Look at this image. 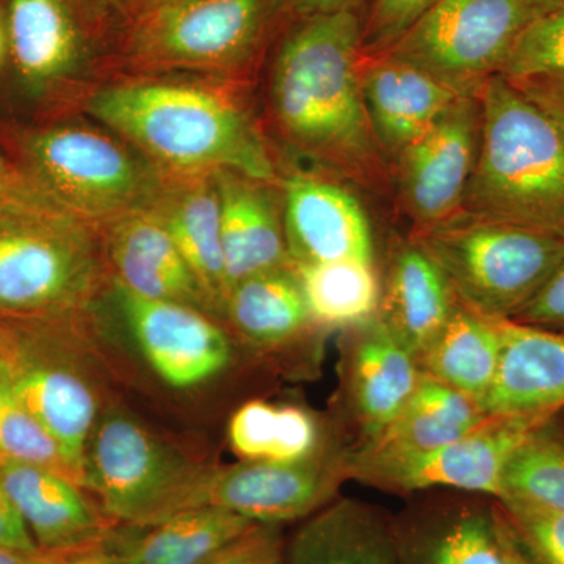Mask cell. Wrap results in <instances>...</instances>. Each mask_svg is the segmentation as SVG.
<instances>
[{
    "mask_svg": "<svg viewBox=\"0 0 564 564\" xmlns=\"http://www.w3.org/2000/svg\"><path fill=\"white\" fill-rule=\"evenodd\" d=\"M361 11L295 18L273 43L259 110L280 162L373 192L388 185V159L375 139L359 85Z\"/></svg>",
    "mask_w": 564,
    "mask_h": 564,
    "instance_id": "cell-1",
    "label": "cell"
},
{
    "mask_svg": "<svg viewBox=\"0 0 564 564\" xmlns=\"http://www.w3.org/2000/svg\"><path fill=\"white\" fill-rule=\"evenodd\" d=\"M256 87L203 74H117L82 113L170 176L234 172L278 184L280 165Z\"/></svg>",
    "mask_w": 564,
    "mask_h": 564,
    "instance_id": "cell-2",
    "label": "cell"
},
{
    "mask_svg": "<svg viewBox=\"0 0 564 564\" xmlns=\"http://www.w3.org/2000/svg\"><path fill=\"white\" fill-rule=\"evenodd\" d=\"M7 57L0 117L40 121L84 111L117 76L126 18L102 0H2Z\"/></svg>",
    "mask_w": 564,
    "mask_h": 564,
    "instance_id": "cell-3",
    "label": "cell"
},
{
    "mask_svg": "<svg viewBox=\"0 0 564 564\" xmlns=\"http://www.w3.org/2000/svg\"><path fill=\"white\" fill-rule=\"evenodd\" d=\"M0 150L41 202L98 229L154 210L170 181L84 113L40 121L0 117Z\"/></svg>",
    "mask_w": 564,
    "mask_h": 564,
    "instance_id": "cell-4",
    "label": "cell"
},
{
    "mask_svg": "<svg viewBox=\"0 0 564 564\" xmlns=\"http://www.w3.org/2000/svg\"><path fill=\"white\" fill-rule=\"evenodd\" d=\"M477 98L480 147L463 214L564 237V122L502 76Z\"/></svg>",
    "mask_w": 564,
    "mask_h": 564,
    "instance_id": "cell-5",
    "label": "cell"
},
{
    "mask_svg": "<svg viewBox=\"0 0 564 564\" xmlns=\"http://www.w3.org/2000/svg\"><path fill=\"white\" fill-rule=\"evenodd\" d=\"M289 22L282 0H196L143 11L122 28L117 74L191 73L258 84Z\"/></svg>",
    "mask_w": 564,
    "mask_h": 564,
    "instance_id": "cell-6",
    "label": "cell"
},
{
    "mask_svg": "<svg viewBox=\"0 0 564 564\" xmlns=\"http://www.w3.org/2000/svg\"><path fill=\"white\" fill-rule=\"evenodd\" d=\"M109 280L95 226L55 209L0 218V318L85 313Z\"/></svg>",
    "mask_w": 564,
    "mask_h": 564,
    "instance_id": "cell-7",
    "label": "cell"
},
{
    "mask_svg": "<svg viewBox=\"0 0 564 564\" xmlns=\"http://www.w3.org/2000/svg\"><path fill=\"white\" fill-rule=\"evenodd\" d=\"M456 300L475 313L514 318L564 261V237L459 214L414 231Z\"/></svg>",
    "mask_w": 564,
    "mask_h": 564,
    "instance_id": "cell-8",
    "label": "cell"
},
{
    "mask_svg": "<svg viewBox=\"0 0 564 564\" xmlns=\"http://www.w3.org/2000/svg\"><path fill=\"white\" fill-rule=\"evenodd\" d=\"M556 3L441 0L383 54L410 63L462 96L499 76L522 33Z\"/></svg>",
    "mask_w": 564,
    "mask_h": 564,
    "instance_id": "cell-9",
    "label": "cell"
},
{
    "mask_svg": "<svg viewBox=\"0 0 564 564\" xmlns=\"http://www.w3.org/2000/svg\"><path fill=\"white\" fill-rule=\"evenodd\" d=\"M199 470L132 415L113 411L88 441L85 489L115 524L151 525L169 518Z\"/></svg>",
    "mask_w": 564,
    "mask_h": 564,
    "instance_id": "cell-10",
    "label": "cell"
},
{
    "mask_svg": "<svg viewBox=\"0 0 564 564\" xmlns=\"http://www.w3.org/2000/svg\"><path fill=\"white\" fill-rule=\"evenodd\" d=\"M62 322L0 318V367L11 391L61 444L85 489V455L99 421V400L87 378L58 352Z\"/></svg>",
    "mask_w": 564,
    "mask_h": 564,
    "instance_id": "cell-11",
    "label": "cell"
},
{
    "mask_svg": "<svg viewBox=\"0 0 564 564\" xmlns=\"http://www.w3.org/2000/svg\"><path fill=\"white\" fill-rule=\"evenodd\" d=\"M348 448L334 443L299 463L240 462L199 470L170 516L220 508L256 524L304 521L337 499L347 478ZM169 516V518H170Z\"/></svg>",
    "mask_w": 564,
    "mask_h": 564,
    "instance_id": "cell-12",
    "label": "cell"
},
{
    "mask_svg": "<svg viewBox=\"0 0 564 564\" xmlns=\"http://www.w3.org/2000/svg\"><path fill=\"white\" fill-rule=\"evenodd\" d=\"M545 419L489 415L454 443L423 454L359 456L348 452L347 478L400 496L456 489L499 499L505 467Z\"/></svg>",
    "mask_w": 564,
    "mask_h": 564,
    "instance_id": "cell-13",
    "label": "cell"
},
{
    "mask_svg": "<svg viewBox=\"0 0 564 564\" xmlns=\"http://www.w3.org/2000/svg\"><path fill=\"white\" fill-rule=\"evenodd\" d=\"M95 303L113 314L152 372L174 389L207 384L232 361L231 336L202 310L137 295L113 278Z\"/></svg>",
    "mask_w": 564,
    "mask_h": 564,
    "instance_id": "cell-14",
    "label": "cell"
},
{
    "mask_svg": "<svg viewBox=\"0 0 564 564\" xmlns=\"http://www.w3.org/2000/svg\"><path fill=\"white\" fill-rule=\"evenodd\" d=\"M339 351V388L329 425L348 452H356L391 425L423 372L378 315L340 329Z\"/></svg>",
    "mask_w": 564,
    "mask_h": 564,
    "instance_id": "cell-15",
    "label": "cell"
},
{
    "mask_svg": "<svg viewBox=\"0 0 564 564\" xmlns=\"http://www.w3.org/2000/svg\"><path fill=\"white\" fill-rule=\"evenodd\" d=\"M481 109L477 96H462L440 121L404 148L393 166L397 195L414 231L462 214L480 147Z\"/></svg>",
    "mask_w": 564,
    "mask_h": 564,
    "instance_id": "cell-16",
    "label": "cell"
},
{
    "mask_svg": "<svg viewBox=\"0 0 564 564\" xmlns=\"http://www.w3.org/2000/svg\"><path fill=\"white\" fill-rule=\"evenodd\" d=\"M278 185L292 267L348 259L375 262L369 218L343 181L280 163Z\"/></svg>",
    "mask_w": 564,
    "mask_h": 564,
    "instance_id": "cell-17",
    "label": "cell"
},
{
    "mask_svg": "<svg viewBox=\"0 0 564 564\" xmlns=\"http://www.w3.org/2000/svg\"><path fill=\"white\" fill-rule=\"evenodd\" d=\"M391 525L400 564H521L492 497H430L391 516Z\"/></svg>",
    "mask_w": 564,
    "mask_h": 564,
    "instance_id": "cell-18",
    "label": "cell"
},
{
    "mask_svg": "<svg viewBox=\"0 0 564 564\" xmlns=\"http://www.w3.org/2000/svg\"><path fill=\"white\" fill-rule=\"evenodd\" d=\"M0 484L43 554L101 544L117 525L88 491L51 470L0 458Z\"/></svg>",
    "mask_w": 564,
    "mask_h": 564,
    "instance_id": "cell-19",
    "label": "cell"
},
{
    "mask_svg": "<svg viewBox=\"0 0 564 564\" xmlns=\"http://www.w3.org/2000/svg\"><path fill=\"white\" fill-rule=\"evenodd\" d=\"M359 85L375 139L388 162L462 98L425 70L388 54H362Z\"/></svg>",
    "mask_w": 564,
    "mask_h": 564,
    "instance_id": "cell-20",
    "label": "cell"
},
{
    "mask_svg": "<svg viewBox=\"0 0 564 564\" xmlns=\"http://www.w3.org/2000/svg\"><path fill=\"white\" fill-rule=\"evenodd\" d=\"M99 232L115 281L137 295L187 304L215 317L180 248L152 212L126 215L107 223Z\"/></svg>",
    "mask_w": 564,
    "mask_h": 564,
    "instance_id": "cell-21",
    "label": "cell"
},
{
    "mask_svg": "<svg viewBox=\"0 0 564 564\" xmlns=\"http://www.w3.org/2000/svg\"><path fill=\"white\" fill-rule=\"evenodd\" d=\"M502 350L484 410L549 417L564 410V334L497 318Z\"/></svg>",
    "mask_w": 564,
    "mask_h": 564,
    "instance_id": "cell-22",
    "label": "cell"
},
{
    "mask_svg": "<svg viewBox=\"0 0 564 564\" xmlns=\"http://www.w3.org/2000/svg\"><path fill=\"white\" fill-rule=\"evenodd\" d=\"M220 196L221 247L229 289L237 282L291 265L280 185L234 172L214 174Z\"/></svg>",
    "mask_w": 564,
    "mask_h": 564,
    "instance_id": "cell-23",
    "label": "cell"
},
{
    "mask_svg": "<svg viewBox=\"0 0 564 564\" xmlns=\"http://www.w3.org/2000/svg\"><path fill=\"white\" fill-rule=\"evenodd\" d=\"M221 322L254 350L276 355L304 344L317 347L328 329L314 321L292 265L237 282L223 304Z\"/></svg>",
    "mask_w": 564,
    "mask_h": 564,
    "instance_id": "cell-24",
    "label": "cell"
},
{
    "mask_svg": "<svg viewBox=\"0 0 564 564\" xmlns=\"http://www.w3.org/2000/svg\"><path fill=\"white\" fill-rule=\"evenodd\" d=\"M456 303L444 273L413 237L392 243L381 280L378 317L417 362Z\"/></svg>",
    "mask_w": 564,
    "mask_h": 564,
    "instance_id": "cell-25",
    "label": "cell"
},
{
    "mask_svg": "<svg viewBox=\"0 0 564 564\" xmlns=\"http://www.w3.org/2000/svg\"><path fill=\"white\" fill-rule=\"evenodd\" d=\"M152 214L172 236L206 293L215 317L221 322L229 285L221 247L220 196L214 174L170 176Z\"/></svg>",
    "mask_w": 564,
    "mask_h": 564,
    "instance_id": "cell-26",
    "label": "cell"
},
{
    "mask_svg": "<svg viewBox=\"0 0 564 564\" xmlns=\"http://www.w3.org/2000/svg\"><path fill=\"white\" fill-rule=\"evenodd\" d=\"M285 564H400L391 514L361 500H333L285 543Z\"/></svg>",
    "mask_w": 564,
    "mask_h": 564,
    "instance_id": "cell-27",
    "label": "cell"
},
{
    "mask_svg": "<svg viewBox=\"0 0 564 564\" xmlns=\"http://www.w3.org/2000/svg\"><path fill=\"white\" fill-rule=\"evenodd\" d=\"M254 525L231 511L196 508L151 525L117 524L104 547L115 564H199Z\"/></svg>",
    "mask_w": 564,
    "mask_h": 564,
    "instance_id": "cell-28",
    "label": "cell"
},
{
    "mask_svg": "<svg viewBox=\"0 0 564 564\" xmlns=\"http://www.w3.org/2000/svg\"><path fill=\"white\" fill-rule=\"evenodd\" d=\"M489 417L466 393L423 373L410 402L377 440L350 452L359 456L423 454L473 432Z\"/></svg>",
    "mask_w": 564,
    "mask_h": 564,
    "instance_id": "cell-29",
    "label": "cell"
},
{
    "mask_svg": "<svg viewBox=\"0 0 564 564\" xmlns=\"http://www.w3.org/2000/svg\"><path fill=\"white\" fill-rule=\"evenodd\" d=\"M228 441L240 462L299 463L340 443L332 425L300 404L251 400L234 413Z\"/></svg>",
    "mask_w": 564,
    "mask_h": 564,
    "instance_id": "cell-30",
    "label": "cell"
},
{
    "mask_svg": "<svg viewBox=\"0 0 564 564\" xmlns=\"http://www.w3.org/2000/svg\"><path fill=\"white\" fill-rule=\"evenodd\" d=\"M502 337L497 318L456 303L444 328L419 359L422 372L484 406L499 367Z\"/></svg>",
    "mask_w": 564,
    "mask_h": 564,
    "instance_id": "cell-31",
    "label": "cell"
},
{
    "mask_svg": "<svg viewBox=\"0 0 564 564\" xmlns=\"http://www.w3.org/2000/svg\"><path fill=\"white\" fill-rule=\"evenodd\" d=\"M299 274L314 321L328 329L377 317L381 302V278L375 262L336 261L293 267Z\"/></svg>",
    "mask_w": 564,
    "mask_h": 564,
    "instance_id": "cell-32",
    "label": "cell"
},
{
    "mask_svg": "<svg viewBox=\"0 0 564 564\" xmlns=\"http://www.w3.org/2000/svg\"><path fill=\"white\" fill-rule=\"evenodd\" d=\"M563 411L541 422L505 467L497 500L564 513Z\"/></svg>",
    "mask_w": 564,
    "mask_h": 564,
    "instance_id": "cell-33",
    "label": "cell"
},
{
    "mask_svg": "<svg viewBox=\"0 0 564 564\" xmlns=\"http://www.w3.org/2000/svg\"><path fill=\"white\" fill-rule=\"evenodd\" d=\"M0 458L51 470L84 488L61 444L11 391L6 378L0 380Z\"/></svg>",
    "mask_w": 564,
    "mask_h": 564,
    "instance_id": "cell-34",
    "label": "cell"
},
{
    "mask_svg": "<svg viewBox=\"0 0 564 564\" xmlns=\"http://www.w3.org/2000/svg\"><path fill=\"white\" fill-rule=\"evenodd\" d=\"M494 500L519 563L564 564V513Z\"/></svg>",
    "mask_w": 564,
    "mask_h": 564,
    "instance_id": "cell-35",
    "label": "cell"
},
{
    "mask_svg": "<svg viewBox=\"0 0 564 564\" xmlns=\"http://www.w3.org/2000/svg\"><path fill=\"white\" fill-rule=\"evenodd\" d=\"M499 76L511 82L564 77V0L525 29Z\"/></svg>",
    "mask_w": 564,
    "mask_h": 564,
    "instance_id": "cell-36",
    "label": "cell"
},
{
    "mask_svg": "<svg viewBox=\"0 0 564 564\" xmlns=\"http://www.w3.org/2000/svg\"><path fill=\"white\" fill-rule=\"evenodd\" d=\"M441 0H367L361 11L362 54H383Z\"/></svg>",
    "mask_w": 564,
    "mask_h": 564,
    "instance_id": "cell-37",
    "label": "cell"
},
{
    "mask_svg": "<svg viewBox=\"0 0 564 564\" xmlns=\"http://www.w3.org/2000/svg\"><path fill=\"white\" fill-rule=\"evenodd\" d=\"M282 525L256 524L199 564H285Z\"/></svg>",
    "mask_w": 564,
    "mask_h": 564,
    "instance_id": "cell-38",
    "label": "cell"
},
{
    "mask_svg": "<svg viewBox=\"0 0 564 564\" xmlns=\"http://www.w3.org/2000/svg\"><path fill=\"white\" fill-rule=\"evenodd\" d=\"M511 321L564 334V261L541 292Z\"/></svg>",
    "mask_w": 564,
    "mask_h": 564,
    "instance_id": "cell-39",
    "label": "cell"
},
{
    "mask_svg": "<svg viewBox=\"0 0 564 564\" xmlns=\"http://www.w3.org/2000/svg\"><path fill=\"white\" fill-rule=\"evenodd\" d=\"M28 209H54L28 187L3 151L0 150V218ZM57 210V209H55Z\"/></svg>",
    "mask_w": 564,
    "mask_h": 564,
    "instance_id": "cell-40",
    "label": "cell"
},
{
    "mask_svg": "<svg viewBox=\"0 0 564 564\" xmlns=\"http://www.w3.org/2000/svg\"><path fill=\"white\" fill-rule=\"evenodd\" d=\"M0 547L25 556L41 554L39 545L33 541L31 532L2 484H0Z\"/></svg>",
    "mask_w": 564,
    "mask_h": 564,
    "instance_id": "cell-41",
    "label": "cell"
},
{
    "mask_svg": "<svg viewBox=\"0 0 564 564\" xmlns=\"http://www.w3.org/2000/svg\"><path fill=\"white\" fill-rule=\"evenodd\" d=\"M511 84L541 109L564 122V77H532L513 80Z\"/></svg>",
    "mask_w": 564,
    "mask_h": 564,
    "instance_id": "cell-42",
    "label": "cell"
},
{
    "mask_svg": "<svg viewBox=\"0 0 564 564\" xmlns=\"http://www.w3.org/2000/svg\"><path fill=\"white\" fill-rule=\"evenodd\" d=\"M289 21L314 14L340 13V11H362L367 0H282Z\"/></svg>",
    "mask_w": 564,
    "mask_h": 564,
    "instance_id": "cell-43",
    "label": "cell"
},
{
    "mask_svg": "<svg viewBox=\"0 0 564 564\" xmlns=\"http://www.w3.org/2000/svg\"><path fill=\"white\" fill-rule=\"evenodd\" d=\"M33 564H115L104 543L91 547L77 549V551L58 552V554H43L35 556Z\"/></svg>",
    "mask_w": 564,
    "mask_h": 564,
    "instance_id": "cell-44",
    "label": "cell"
},
{
    "mask_svg": "<svg viewBox=\"0 0 564 564\" xmlns=\"http://www.w3.org/2000/svg\"><path fill=\"white\" fill-rule=\"evenodd\" d=\"M111 2H113V6L117 7L122 17L126 18V21H129L147 9L150 0H111Z\"/></svg>",
    "mask_w": 564,
    "mask_h": 564,
    "instance_id": "cell-45",
    "label": "cell"
},
{
    "mask_svg": "<svg viewBox=\"0 0 564 564\" xmlns=\"http://www.w3.org/2000/svg\"><path fill=\"white\" fill-rule=\"evenodd\" d=\"M35 556L14 554V552L0 547V564H33Z\"/></svg>",
    "mask_w": 564,
    "mask_h": 564,
    "instance_id": "cell-46",
    "label": "cell"
},
{
    "mask_svg": "<svg viewBox=\"0 0 564 564\" xmlns=\"http://www.w3.org/2000/svg\"><path fill=\"white\" fill-rule=\"evenodd\" d=\"M7 57V32L6 22H3L2 10H0V76H2L3 65Z\"/></svg>",
    "mask_w": 564,
    "mask_h": 564,
    "instance_id": "cell-47",
    "label": "cell"
},
{
    "mask_svg": "<svg viewBox=\"0 0 564 564\" xmlns=\"http://www.w3.org/2000/svg\"><path fill=\"white\" fill-rule=\"evenodd\" d=\"M184 2H196V0H150V2H148L147 9L143 11L155 9V7L172 6V3ZM143 11H141V13H143Z\"/></svg>",
    "mask_w": 564,
    "mask_h": 564,
    "instance_id": "cell-48",
    "label": "cell"
},
{
    "mask_svg": "<svg viewBox=\"0 0 564 564\" xmlns=\"http://www.w3.org/2000/svg\"><path fill=\"white\" fill-rule=\"evenodd\" d=\"M543 2H547V3H558V2H562V0H543Z\"/></svg>",
    "mask_w": 564,
    "mask_h": 564,
    "instance_id": "cell-49",
    "label": "cell"
},
{
    "mask_svg": "<svg viewBox=\"0 0 564 564\" xmlns=\"http://www.w3.org/2000/svg\"><path fill=\"white\" fill-rule=\"evenodd\" d=\"M102 2H107L109 3V6L113 7V9H117V7L113 6V2H111V0H102Z\"/></svg>",
    "mask_w": 564,
    "mask_h": 564,
    "instance_id": "cell-50",
    "label": "cell"
},
{
    "mask_svg": "<svg viewBox=\"0 0 564 564\" xmlns=\"http://www.w3.org/2000/svg\"><path fill=\"white\" fill-rule=\"evenodd\" d=\"M3 378L2 367H0V380Z\"/></svg>",
    "mask_w": 564,
    "mask_h": 564,
    "instance_id": "cell-51",
    "label": "cell"
}]
</instances>
